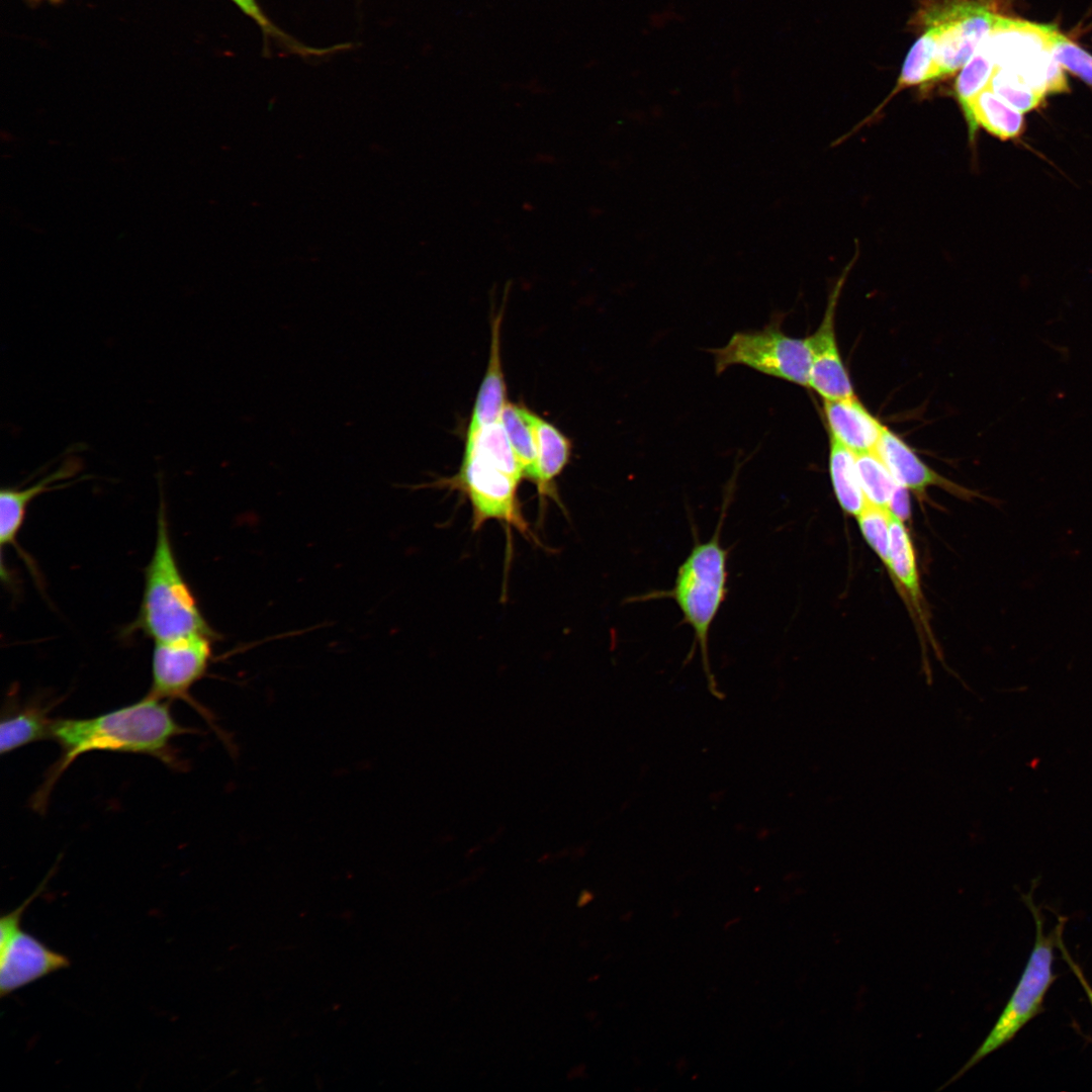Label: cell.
I'll return each mask as SVG.
<instances>
[{"label": "cell", "instance_id": "1", "mask_svg": "<svg viewBox=\"0 0 1092 1092\" xmlns=\"http://www.w3.org/2000/svg\"><path fill=\"white\" fill-rule=\"evenodd\" d=\"M188 733H195V730L176 721L171 701L149 693L132 704L95 717L54 719L51 738L59 744L61 753L33 795L32 806L43 811L61 776L79 756L88 752L145 754L170 767H180L181 760L172 742L177 736Z\"/></svg>", "mask_w": 1092, "mask_h": 1092}, {"label": "cell", "instance_id": "2", "mask_svg": "<svg viewBox=\"0 0 1092 1092\" xmlns=\"http://www.w3.org/2000/svg\"><path fill=\"white\" fill-rule=\"evenodd\" d=\"M725 512L726 508L723 506L714 534L709 540L701 542L694 533V545L678 565L671 588L650 590L628 600L630 603L672 600L682 615L681 623L689 625L694 632V644L689 656H692L698 647L708 675L711 627L729 593V550L721 543Z\"/></svg>", "mask_w": 1092, "mask_h": 1092}, {"label": "cell", "instance_id": "3", "mask_svg": "<svg viewBox=\"0 0 1092 1092\" xmlns=\"http://www.w3.org/2000/svg\"><path fill=\"white\" fill-rule=\"evenodd\" d=\"M134 628L155 642L193 634L216 638L178 566L165 500L157 515L156 542L145 570V587Z\"/></svg>", "mask_w": 1092, "mask_h": 1092}, {"label": "cell", "instance_id": "4", "mask_svg": "<svg viewBox=\"0 0 1092 1092\" xmlns=\"http://www.w3.org/2000/svg\"><path fill=\"white\" fill-rule=\"evenodd\" d=\"M1025 899L1036 925L1035 941L1029 959L995 1025L948 1083L1010 1041L1026 1023L1043 1010L1045 994L1056 980L1053 971L1054 948L1057 945L1059 931L1064 927L1065 919L1061 917L1055 931L1045 934L1039 911L1030 897Z\"/></svg>", "mask_w": 1092, "mask_h": 1092}, {"label": "cell", "instance_id": "5", "mask_svg": "<svg viewBox=\"0 0 1092 1092\" xmlns=\"http://www.w3.org/2000/svg\"><path fill=\"white\" fill-rule=\"evenodd\" d=\"M997 16L983 0L921 1L913 23L934 38L937 79L956 73L967 64L994 27Z\"/></svg>", "mask_w": 1092, "mask_h": 1092}, {"label": "cell", "instance_id": "6", "mask_svg": "<svg viewBox=\"0 0 1092 1092\" xmlns=\"http://www.w3.org/2000/svg\"><path fill=\"white\" fill-rule=\"evenodd\" d=\"M717 374L734 365L808 386L811 354L807 338L785 334L776 320L761 330L735 333L721 348L711 350Z\"/></svg>", "mask_w": 1092, "mask_h": 1092}, {"label": "cell", "instance_id": "7", "mask_svg": "<svg viewBox=\"0 0 1092 1092\" xmlns=\"http://www.w3.org/2000/svg\"><path fill=\"white\" fill-rule=\"evenodd\" d=\"M524 472L499 461L466 449L455 485L465 491L472 508V528L478 530L494 520L533 537L518 502V485Z\"/></svg>", "mask_w": 1092, "mask_h": 1092}, {"label": "cell", "instance_id": "8", "mask_svg": "<svg viewBox=\"0 0 1092 1092\" xmlns=\"http://www.w3.org/2000/svg\"><path fill=\"white\" fill-rule=\"evenodd\" d=\"M213 639L207 635L193 634L155 642L149 694L171 702L182 700L192 706L216 732L226 748L234 752L231 737L216 725L212 713L197 703L190 694L191 688L207 672L212 657Z\"/></svg>", "mask_w": 1092, "mask_h": 1092}, {"label": "cell", "instance_id": "9", "mask_svg": "<svg viewBox=\"0 0 1092 1092\" xmlns=\"http://www.w3.org/2000/svg\"><path fill=\"white\" fill-rule=\"evenodd\" d=\"M47 880L21 905L0 919V995L25 987L52 973L70 967V960L20 927L27 906L44 888Z\"/></svg>", "mask_w": 1092, "mask_h": 1092}, {"label": "cell", "instance_id": "10", "mask_svg": "<svg viewBox=\"0 0 1092 1092\" xmlns=\"http://www.w3.org/2000/svg\"><path fill=\"white\" fill-rule=\"evenodd\" d=\"M853 262L854 259L845 268L842 277L832 290L820 326L814 334L807 337L811 354L808 386L824 400L855 396L850 377L841 359L834 330L837 299L846 273Z\"/></svg>", "mask_w": 1092, "mask_h": 1092}, {"label": "cell", "instance_id": "11", "mask_svg": "<svg viewBox=\"0 0 1092 1092\" xmlns=\"http://www.w3.org/2000/svg\"><path fill=\"white\" fill-rule=\"evenodd\" d=\"M1061 32L1054 24H1040L998 15L996 23L978 49L995 67L1016 70L1043 52L1051 51Z\"/></svg>", "mask_w": 1092, "mask_h": 1092}, {"label": "cell", "instance_id": "12", "mask_svg": "<svg viewBox=\"0 0 1092 1092\" xmlns=\"http://www.w3.org/2000/svg\"><path fill=\"white\" fill-rule=\"evenodd\" d=\"M876 451L895 480L917 495L922 496L929 486L940 487L957 497L968 500L980 495L939 475L927 466L901 438L887 428Z\"/></svg>", "mask_w": 1092, "mask_h": 1092}, {"label": "cell", "instance_id": "13", "mask_svg": "<svg viewBox=\"0 0 1092 1092\" xmlns=\"http://www.w3.org/2000/svg\"><path fill=\"white\" fill-rule=\"evenodd\" d=\"M79 469L80 461L72 457L65 460L58 469L28 486H6L1 488L0 545L2 551L5 546L17 547L16 537L24 523L30 503L43 492L60 489L71 483H64V480L74 477Z\"/></svg>", "mask_w": 1092, "mask_h": 1092}, {"label": "cell", "instance_id": "14", "mask_svg": "<svg viewBox=\"0 0 1092 1092\" xmlns=\"http://www.w3.org/2000/svg\"><path fill=\"white\" fill-rule=\"evenodd\" d=\"M824 415L831 438L854 454L876 450L886 429L856 396L824 400Z\"/></svg>", "mask_w": 1092, "mask_h": 1092}, {"label": "cell", "instance_id": "15", "mask_svg": "<svg viewBox=\"0 0 1092 1092\" xmlns=\"http://www.w3.org/2000/svg\"><path fill=\"white\" fill-rule=\"evenodd\" d=\"M52 703L32 701L23 705L9 703L0 724V752L10 753L22 746L51 738L54 719L49 715Z\"/></svg>", "mask_w": 1092, "mask_h": 1092}, {"label": "cell", "instance_id": "16", "mask_svg": "<svg viewBox=\"0 0 1092 1092\" xmlns=\"http://www.w3.org/2000/svg\"><path fill=\"white\" fill-rule=\"evenodd\" d=\"M889 570L907 604L923 621V596L913 542L904 521L891 514Z\"/></svg>", "mask_w": 1092, "mask_h": 1092}, {"label": "cell", "instance_id": "17", "mask_svg": "<svg viewBox=\"0 0 1092 1092\" xmlns=\"http://www.w3.org/2000/svg\"><path fill=\"white\" fill-rule=\"evenodd\" d=\"M536 447V466L532 480L540 495H552V483L565 467L570 455L569 440L552 424L528 410Z\"/></svg>", "mask_w": 1092, "mask_h": 1092}, {"label": "cell", "instance_id": "18", "mask_svg": "<svg viewBox=\"0 0 1092 1092\" xmlns=\"http://www.w3.org/2000/svg\"><path fill=\"white\" fill-rule=\"evenodd\" d=\"M500 321L491 325V344L488 365L472 411L468 433L498 422L507 405V389L499 352Z\"/></svg>", "mask_w": 1092, "mask_h": 1092}, {"label": "cell", "instance_id": "19", "mask_svg": "<svg viewBox=\"0 0 1092 1092\" xmlns=\"http://www.w3.org/2000/svg\"><path fill=\"white\" fill-rule=\"evenodd\" d=\"M963 112L972 142L979 125L1002 140L1016 138L1023 130L1022 112L1002 100L989 87L981 91Z\"/></svg>", "mask_w": 1092, "mask_h": 1092}, {"label": "cell", "instance_id": "20", "mask_svg": "<svg viewBox=\"0 0 1092 1092\" xmlns=\"http://www.w3.org/2000/svg\"><path fill=\"white\" fill-rule=\"evenodd\" d=\"M829 473L840 508L846 514L856 517L869 503L859 482L855 454L832 438L830 439Z\"/></svg>", "mask_w": 1092, "mask_h": 1092}, {"label": "cell", "instance_id": "21", "mask_svg": "<svg viewBox=\"0 0 1092 1092\" xmlns=\"http://www.w3.org/2000/svg\"><path fill=\"white\" fill-rule=\"evenodd\" d=\"M934 55V38L929 31L923 30L906 56L897 85L875 113L902 89L936 80Z\"/></svg>", "mask_w": 1092, "mask_h": 1092}, {"label": "cell", "instance_id": "22", "mask_svg": "<svg viewBox=\"0 0 1092 1092\" xmlns=\"http://www.w3.org/2000/svg\"><path fill=\"white\" fill-rule=\"evenodd\" d=\"M859 482L868 503L888 509L898 484L876 450L855 454Z\"/></svg>", "mask_w": 1092, "mask_h": 1092}, {"label": "cell", "instance_id": "23", "mask_svg": "<svg viewBox=\"0 0 1092 1092\" xmlns=\"http://www.w3.org/2000/svg\"><path fill=\"white\" fill-rule=\"evenodd\" d=\"M500 423L524 467L525 476L532 479L536 466V447L528 419V408L508 401L503 411Z\"/></svg>", "mask_w": 1092, "mask_h": 1092}, {"label": "cell", "instance_id": "24", "mask_svg": "<svg viewBox=\"0 0 1092 1092\" xmlns=\"http://www.w3.org/2000/svg\"><path fill=\"white\" fill-rule=\"evenodd\" d=\"M989 88L1022 113L1038 107L1045 97L1031 88L1017 73L1000 67L994 68Z\"/></svg>", "mask_w": 1092, "mask_h": 1092}, {"label": "cell", "instance_id": "25", "mask_svg": "<svg viewBox=\"0 0 1092 1092\" xmlns=\"http://www.w3.org/2000/svg\"><path fill=\"white\" fill-rule=\"evenodd\" d=\"M856 519L866 542L887 568L890 551V511L869 503Z\"/></svg>", "mask_w": 1092, "mask_h": 1092}, {"label": "cell", "instance_id": "26", "mask_svg": "<svg viewBox=\"0 0 1092 1092\" xmlns=\"http://www.w3.org/2000/svg\"><path fill=\"white\" fill-rule=\"evenodd\" d=\"M994 68L995 65L990 58L982 50L977 49L956 81L954 93L962 109L967 107L981 91L989 87Z\"/></svg>", "mask_w": 1092, "mask_h": 1092}, {"label": "cell", "instance_id": "27", "mask_svg": "<svg viewBox=\"0 0 1092 1092\" xmlns=\"http://www.w3.org/2000/svg\"><path fill=\"white\" fill-rule=\"evenodd\" d=\"M246 16L250 17L261 29L264 38L275 39L281 47L285 48L289 53L300 56H323L325 54L333 53L336 48L329 49H314L306 47L298 40L292 38L284 31H282L277 25H275L268 16L263 12L262 8L258 4L257 0H231Z\"/></svg>", "mask_w": 1092, "mask_h": 1092}, {"label": "cell", "instance_id": "28", "mask_svg": "<svg viewBox=\"0 0 1092 1092\" xmlns=\"http://www.w3.org/2000/svg\"><path fill=\"white\" fill-rule=\"evenodd\" d=\"M1051 53L1063 69L1092 86V55L1062 33L1058 35Z\"/></svg>", "mask_w": 1092, "mask_h": 1092}, {"label": "cell", "instance_id": "29", "mask_svg": "<svg viewBox=\"0 0 1092 1092\" xmlns=\"http://www.w3.org/2000/svg\"><path fill=\"white\" fill-rule=\"evenodd\" d=\"M908 490V488L898 483L888 505L890 513L904 522L910 518Z\"/></svg>", "mask_w": 1092, "mask_h": 1092}, {"label": "cell", "instance_id": "30", "mask_svg": "<svg viewBox=\"0 0 1092 1092\" xmlns=\"http://www.w3.org/2000/svg\"><path fill=\"white\" fill-rule=\"evenodd\" d=\"M1062 932H1063V929H1061L1059 934H1058L1057 945L1060 947V949L1062 951V954H1063V958L1067 962L1068 966L1070 967V969L1072 970V972L1074 973L1076 978L1079 980V982H1080L1082 988L1084 989V991L1086 993V996H1087V998H1088V1000L1090 1002V1005L1092 1007V987L1090 986V984L1086 980L1081 968L1070 957V954H1069V952H1068V950L1065 947V944L1063 942Z\"/></svg>", "mask_w": 1092, "mask_h": 1092}, {"label": "cell", "instance_id": "31", "mask_svg": "<svg viewBox=\"0 0 1092 1092\" xmlns=\"http://www.w3.org/2000/svg\"><path fill=\"white\" fill-rule=\"evenodd\" d=\"M33 1H41V0H33ZM47 1H50V2H52V3H55V4H56V3H59V2H61V1H63V0H47Z\"/></svg>", "mask_w": 1092, "mask_h": 1092}]
</instances>
